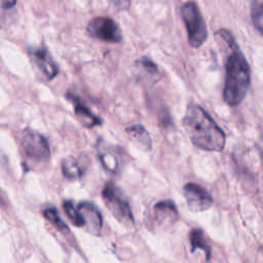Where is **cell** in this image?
<instances>
[{"label":"cell","instance_id":"obj_14","mask_svg":"<svg viewBox=\"0 0 263 263\" xmlns=\"http://www.w3.org/2000/svg\"><path fill=\"white\" fill-rule=\"evenodd\" d=\"M126 134L130 138L132 141L135 142L136 145H138L141 149L144 150H150L152 146V141L150 138L149 133L146 130V128L141 124H133L125 129Z\"/></svg>","mask_w":263,"mask_h":263},{"label":"cell","instance_id":"obj_1","mask_svg":"<svg viewBox=\"0 0 263 263\" xmlns=\"http://www.w3.org/2000/svg\"><path fill=\"white\" fill-rule=\"evenodd\" d=\"M227 45L229 52L225 64V83L223 88V99L230 106L240 104L248 92L251 71L249 64L240 51L232 34L225 29H221L216 33Z\"/></svg>","mask_w":263,"mask_h":263},{"label":"cell","instance_id":"obj_11","mask_svg":"<svg viewBox=\"0 0 263 263\" xmlns=\"http://www.w3.org/2000/svg\"><path fill=\"white\" fill-rule=\"evenodd\" d=\"M98 157L102 166L110 174H117L122 165V151L114 146L100 147Z\"/></svg>","mask_w":263,"mask_h":263},{"label":"cell","instance_id":"obj_8","mask_svg":"<svg viewBox=\"0 0 263 263\" xmlns=\"http://www.w3.org/2000/svg\"><path fill=\"white\" fill-rule=\"evenodd\" d=\"M28 53L33 64L38 68V70L47 80H52L58 76L60 71L59 66L46 47H30L28 49Z\"/></svg>","mask_w":263,"mask_h":263},{"label":"cell","instance_id":"obj_4","mask_svg":"<svg viewBox=\"0 0 263 263\" xmlns=\"http://www.w3.org/2000/svg\"><path fill=\"white\" fill-rule=\"evenodd\" d=\"M181 15L189 44L195 48L201 46L208 38V29L197 4L194 2L184 3L181 7Z\"/></svg>","mask_w":263,"mask_h":263},{"label":"cell","instance_id":"obj_3","mask_svg":"<svg viewBox=\"0 0 263 263\" xmlns=\"http://www.w3.org/2000/svg\"><path fill=\"white\" fill-rule=\"evenodd\" d=\"M20 150L26 162L40 165L48 162L50 150L46 139L36 130L23 129L18 136Z\"/></svg>","mask_w":263,"mask_h":263},{"label":"cell","instance_id":"obj_20","mask_svg":"<svg viewBox=\"0 0 263 263\" xmlns=\"http://www.w3.org/2000/svg\"><path fill=\"white\" fill-rule=\"evenodd\" d=\"M15 4H16L15 1H2L1 2V5H2L3 9H9L12 6H14Z\"/></svg>","mask_w":263,"mask_h":263},{"label":"cell","instance_id":"obj_2","mask_svg":"<svg viewBox=\"0 0 263 263\" xmlns=\"http://www.w3.org/2000/svg\"><path fill=\"white\" fill-rule=\"evenodd\" d=\"M183 125L192 144L205 151H222L226 137L222 128L199 105H188L183 117Z\"/></svg>","mask_w":263,"mask_h":263},{"label":"cell","instance_id":"obj_15","mask_svg":"<svg viewBox=\"0 0 263 263\" xmlns=\"http://www.w3.org/2000/svg\"><path fill=\"white\" fill-rule=\"evenodd\" d=\"M190 238V243L192 247V251L195 249H200L206 254V258H210L211 255V248L208 243V240L204 236V233L201 229H193L190 232L189 235Z\"/></svg>","mask_w":263,"mask_h":263},{"label":"cell","instance_id":"obj_13","mask_svg":"<svg viewBox=\"0 0 263 263\" xmlns=\"http://www.w3.org/2000/svg\"><path fill=\"white\" fill-rule=\"evenodd\" d=\"M154 220L158 225L170 226L178 219V211L175 203L170 200H161L154 204L153 208Z\"/></svg>","mask_w":263,"mask_h":263},{"label":"cell","instance_id":"obj_19","mask_svg":"<svg viewBox=\"0 0 263 263\" xmlns=\"http://www.w3.org/2000/svg\"><path fill=\"white\" fill-rule=\"evenodd\" d=\"M137 64H139V66L141 68H143L146 72L152 74V75H155L158 73V68H157V65L152 61L150 60L149 58L147 57H142L141 59H139L137 62Z\"/></svg>","mask_w":263,"mask_h":263},{"label":"cell","instance_id":"obj_9","mask_svg":"<svg viewBox=\"0 0 263 263\" xmlns=\"http://www.w3.org/2000/svg\"><path fill=\"white\" fill-rule=\"evenodd\" d=\"M77 209L81 218L82 227L91 234L98 235L103 226V218L99 209L90 201H80L77 203Z\"/></svg>","mask_w":263,"mask_h":263},{"label":"cell","instance_id":"obj_6","mask_svg":"<svg viewBox=\"0 0 263 263\" xmlns=\"http://www.w3.org/2000/svg\"><path fill=\"white\" fill-rule=\"evenodd\" d=\"M87 34L96 39L118 43L122 40V34L117 23L109 16H96L91 18L86 27Z\"/></svg>","mask_w":263,"mask_h":263},{"label":"cell","instance_id":"obj_17","mask_svg":"<svg viewBox=\"0 0 263 263\" xmlns=\"http://www.w3.org/2000/svg\"><path fill=\"white\" fill-rule=\"evenodd\" d=\"M63 209L73 225H75L76 227H82V222L77 209V203H75L73 200H70V199L64 200Z\"/></svg>","mask_w":263,"mask_h":263},{"label":"cell","instance_id":"obj_7","mask_svg":"<svg viewBox=\"0 0 263 263\" xmlns=\"http://www.w3.org/2000/svg\"><path fill=\"white\" fill-rule=\"evenodd\" d=\"M183 194L188 208L192 212H202L213 204L211 193L196 183H187L183 187Z\"/></svg>","mask_w":263,"mask_h":263},{"label":"cell","instance_id":"obj_16","mask_svg":"<svg viewBox=\"0 0 263 263\" xmlns=\"http://www.w3.org/2000/svg\"><path fill=\"white\" fill-rule=\"evenodd\" d=\"M42 215L43 217L50 223L52 224L58 230L60 231H68L69 228L67 226V224L63 221V219L61 218L58 210L54 206H46L45 209H43L42 211Z\"/></svg>","mask_w":263,"mask_h":263},{"label":"cell","instance_id":"obj_12","mask_svg":"<svg viewBox=\"0 0 263 263\" xmlns=\"http://www.w3.org/2000/svg\"><path fill=\"white\" fill-rule=\"evenodd\" d=\"M88 160L85 156H69L62 161L63 176L68 180H78L86 172Z\"/></svg>","mask_w":263,"mask_h":263},{"label":"cell","instance_id":"obj_10","mask_svg":"<svg viewBox=\"0 0 263 263\" xmlns=\"http://www.w3.org/2000/svg\"><path fill=\"white\" fill-rule=\"evenodd\" d=\"M67 99L73 104L76 117L83 126L90 128L102 124V119L97 116L77 95L73 92H68Z\"/></svg>","mask_w":263,"mask_h":263},{"label":"cell","instance_id":"obj_5","mask_svg":"<svg viewBox=\"0 0 263 263\" xmlns=\"http://www.w3.org/2000/svg\"><path fill=\"white\" fill-rule=\"evenodd\" d=\"M102 197L109 211L119 222L134 224L135 220L129 203L118 186L107 182L102 190Z\"/></svg>","mask_w":263,"mask_h":263},{"label":"cell","instance_id":"obj_18","mask_svg":"<svg viewBox=\"0 0 263 263\" xmlns=\"http://www.w3.org/2000/svg\"><path fill=\"white\" fill-rule=\"evenodd\" d=\"M251 15L256 29L263 35V1H254L252 3Z\"/></svg>","mask_w":263,"mask_h":263}]
</instances>
